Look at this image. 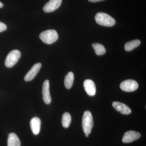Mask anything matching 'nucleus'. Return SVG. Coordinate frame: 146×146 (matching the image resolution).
Segmentation results:
<instances>
[{
  "mask_svg": "<svg viewBox=\"0 0 146 146\" xmlns=\"http://www.w3.org/2000/svg\"><path fill=\"white\" fill-rule=\"evenodd\" d=\"M96 22L102 26L111 27L116 23V21L108 14L104 12H99L95 16Z\"/></svg>",
  "mask_w": 146,
  "mask_h": 146,
  "instance_id": "1",
  "label": "nucleus"
},
{
  "mask_svg": "<svg viewBox=\"0 0 146 146\" xmlns=\"http://www.w3.org/2000/svg\"><path fill=\"white\" fill-rule=\"evenodd\" d=\"M93 126V116L90 111L86 110L82 116V127L84 132L85 134L89 135L91 133Z\"/></svg>",
  "mask_w": 146,
  "mask_h": 146,
  "instance_id": "2",
  "label": "nucleus"
},
{
  "mask_svg": "<svg viewBox=\"0 0 146 146\" xmlns=\"http://www.w3.org/2000/svg\"><path fill=\"white\" fill-rule=\"evenodd\" d=\"M39 38L45 44H50L57 41L58 35L55 30L50 29L41 33Z\"/></svg>",
  "mask_w": 146,
  "mask_h": 146,
  "instance_id": "3",
  "label": "nucleus"
},
{
  "mask_svg": "<svg viewBox=\"0 0 146 146\" xmlns=\"http://www.w3.org/2000/svg\"><path fill=\"white\" fill-rule=\"evenodd\" d=\"M21 56L20 51L14 50L11 51L7 55L5 60V65L7 68H11L18 62Z\"/></svg>",
  "mask_w": 146,
  "mask_h": 146,
  "instance_id": "4",
  "label": "nucleus"
},
{
  "mask_svg": "<svg viewBox=\"0 0 146 146\" xmlns=\"http://www.w3.org/2000/svg\"><path fill=\"white\" fill-rule=\"evenodd\" d=\"M120 88L125 92H133L138 89V84L137 82L133 80H127L123 81L120 85Z\"/></svg>",
  "mask_w": 146,
  "mask_h": 146,
  "instance_id": "5",
  "label": "nucleus"
},
{
  "mask_svg": "<svg viewBox=\"0 0 146 146\" xmlns=\"http://www.w3.org/2000/svg\"><path fill=\"white\" fill-rule=\"evenodd\" d=\"M141 137V133L137 131L130 130L127 131L123 136L122 142L123 143H130L138 140Z\"/></svg>",
  "mask_w": 146,
  "mask_h": 146,
  "instance_id": "6",
  "label": "nucleus"
},
{
  "mask_svg": "<svg viewBox=\"0 0 146 146\" xmlns=\"http://www.w3.org/2000/svg\"><path fill=\"white\" fill-rule=\"evenodd\" d=\"M62 0H50L45 4L43 10L46 13L53 12L60 6Z\"/></svg>",
  "mask_w": 146,
  "mask_h": 146,
  "instance_id": "7",
  "label": "nucleus"
},
{
  "mask_svg": "<svg viewBox=\"0 0 146 146\" xmlns=\"http://www.w3.org/2000/svg\"><path fill=\"white\" fill-rule=\"evenodd\" d=\"M42 96L43 100L45 103L47 104H50L51 98L50 93L49 81L48 80L44 82L42 87Z\"/></svg>",
  "mask_w": 146,
  "mask_h": 146,
  "instance_id": "8",
  "label": "nucleus"
},
{
  "mask_svg": "<svg viewBox=\"0 0 146 146\" xmlns=\"http://www.w3.org/2000/svg\"><path fill=\"white\" fill-rule=\"evenodd\" d=\"M112 106L117 111L123 115H127L131 112V110L126 105L118 102H114L112 103Z\"/></svg>",
  "mask_w": 146,
  "mask_h": 146,
  "instance_id": "9",
  "label": "nucleus"
},
{
  "mask_svg": "<svg viewBox=\"0 0 146 146\" xmlns=\"http://www.w3.org/2000/svg\"><path fill=\"white\" fill-rule=\"evenodd\" d=\"M41 67L42 64L40 63H36L33 65L30 70L29 71L25 76V81H30L33 80L39 72Z\"/></svg>",
  "mask_w": 146,
  "mask_h": 146,
  "instance_id": "10",
  "label": "nucleus"
},
{
  "mask_svg": "<svg viewBox=\"0 0 146 146\" xmlns=\"http://www.w3.org/2000/svg\"><path fill=\"white\" fill-rule=\"evenodd\" d=\"M84 89L87 94L89 96H93L96 94V86L93 80L87 79L84 80L83 83Z\"/></svg>",
  "mask_w": 146,
  "mask_h": 146,
  "instance_id": "11",
  "label": "nucleus"
},
{
  "mask_svg": "<svg viewBox=\"0 0 146 146\" xmlns=\"http://www.w3.org/2000/svg\"><path fill=\"white\" fill-rule=\"evenodd\" d=\"M41 120L37 117H35L31 120V128L33 133L34 135H37L39 134L41 128Z\"/></svg>",
  "mask_w": 146,
  "mask_h": 146,
  "instance_id": "12",
  "label": "nucleus"
},
{
  "mask_svg": "<svg viewBox=\"0 0 146 146\" xmlns=\"http://www.w3.org/2000/svg\"><path fill=\"white\" fill-rule=\"evenodd\" d=\"M8 146H21V143L16 133H11L9 134L7 141Z\"/></svg>",
  "mask_w": 146,
  "mask_h": 146,
  "instance_id": "13",
  "label": "nucleus"
},
{
  "mask_svg": "<svg viewBox=\"0 0 146 146\" xmlns=\"http://www.w3.org/2000/svg\"><path fill=\"white\" fill-rule=\"evenodd\" d=\"M74 73L72 72H69L65 76V80H64V84L65 87L67 89H71L72 86L74 83Z\"/></svg>",
  "mask_w": 146,
  "mask_h": 146,
  "instance_id": "14",
  "label": "nucleus"
},
{
  "mask_svg": "<svg viewBox=\"0 0 146 146\" xmlns=\"http://www.w3.org/2000/svg\"><path fill=\"white\" fill-rule=\"evenodd\" d=\"M140 44L141 41L139 39H136L128 42L125 45V50L127 51H130L136 47H138Z\"/></svg>",
  "mask_w": 146,
  "mask_h": 146,
  "instance_id": "15",
  "label": "nucleus"
},
{
  "mask_svg": "<svg viewBox=\"0 0 146 146\" xmlns=\"http://www.w3.org/2000/svg\"><path fill=\"white\" fill-rule=\"evenodd\" d=\"M95 50V53L97 55H102L106 52V50L103 45L99 43H94L92 44Z\"/></svg>",
  "mask_w": 146,
  "mask_h": 146,
  "instance_id": "16",
  "label": "nucleus"
},
{
  "mask_svg": "<svg viewBox=\"0 0 146 146\" xmlns=\"http://www.w3.org/2000/svg\"><path fill=\"white\" fill-rule=\"evenodd\" d=\"M72 118L71 115L68 112H66L63 114L62 119V124L63 127L68 128L70 125Z\"/></svg>",
  "mask_w": 146,
  "mask_h": 146,
  "instance_id": "17",
  "label": "nucleus"
},
{
  "mask_svg": "<svg viewBox=\"0 0 146 146\" xmlns=\"http://www.w3.org/2000/svg\"><path fill=\"white\" fill-rule=\"evenodd\" d=\"M7 27L5 24L0 22V32L5 31L7 29Z\"/></svg>",
  "mask_w": 146,
  "mask_h": 146,
  "instance_id": "18",
  "label": "nucleus"
},
{
  "mask_svg": "<svg viewBox=\"0 0 146 146\" xmlns=\"http://www.w3.org/2000/svg\"><path fill=\"white\" fill-rule=\"evenodd\" d=\"M89 2L93 3L98 2L102 1L105 0H88Z\"/></svg>",
  "mask_w": 146,
  "mask_h": 146,
  "instance_id": "19",
  "label": "nucleus"
},
{
  "mask_svg": "<svg viewBox=\"0 0 146 146\" xmlns=\"http://www.w3.org/2000/svg\"><path fill=\"white\" fill-rule=\"evenodd\" d=\"M3 6V4L2 3L0 2V8H2Z\"/></svg>",
  "mask_w": 146,
  "mask_h": 146,
  "instance_id": "20",
  "label": "nucleus"
},
{
  "mask_svg": "<svg viewBox=\"0 0 146 146\" xmlns=\"http://www.w3.org/2000/svg\"><path fill=\"white\" fill-rule=\"evenodd\" d=\"M85 136H86V137H88V136H89V135L88 134H85Z\"/></svg>",
  "mask_w": 146,
  "mask_h": 146,
  "instance_id": "21",
  "label": "nucleus"
}]
</instances>
